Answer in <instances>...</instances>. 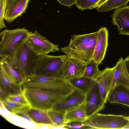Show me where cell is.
<instances>
[{"label":"cell","mask_w":129,"mask_h":129,"mask_svg":"<svg viewBox=\"0 0 129 129\" xmlns=\"http://www.w3.org/2000/svg\"><path fill=\"white\" fill-rule=\"evenodd\" d=\"M96 39L76 49L67 45L60 49L68 57L72 58L87 63L92 60Z\"/></svg>","instance_id":"cell-10"},{"label":"cell","mask_w":129,"mask_h":129,"mask_svg":"<svg viewBox=\"0 0 129 129\" xmlns=\"http://www.w3.org/2000/svg\"><path fill=\"white\" fill-rule=\"evenodd\" d=\"M25 42L37 55L41 56L59 51L58 46L40 34L37 30L29 31Z\"/></svg>","instance_id":"cell-7"},{"label":"cell","mask_w":129,"mask_h":129,"mask_svg":"<svg viewBox=\"0 0 129 129\" xmlns=\"http://www.w3.org/2000/svg\"><path fill=\"white\" fill-rule=\"evenodd\" d=\"M22 89L30 108H33L48 111L66 97L39 89L27 88Z\"/></svg>","instance_id":"cell-3"},{"label":"cell","mask_w":129,"mask_h":129,"mask_svg":"<svg viewBox=\"0 0 129 129\" xmlns=\"http://www.w3.org/2000/svg\"><path fill=\"white\" fill-rule=\"evenodd\" d=\"M29 0H7L5 20L8 23L12 22L25 12Z\"/></svg>","instance_id":"cell-15"},{"label":"cell","mask_w":129,"mask_h":129,"mask_svg":"<svg viewBox=\"0 0 129 129\" xmlns=\"http://www.w3.org/2000/svg\"><path fill=\"white\" fill-rule=\"evenodd\" d=\"M114 67L115 71L111 90L116 86L119 85L129 88V75L124 59L122 57L119 58Z\"/></svg>","instance_id":"cell-16"},{"label":"cell","mask_w":129,"mask_h":129,"mask_svg":"<svg viewBox=\"0 0 129 129\" xmlns=\"http://www.w3.org/2000/svg\"><path fill=\"white\" fill-rule=\"evenodd\" d=\"M98 34V31L88 34L72 35L68 46L71 48L77 49L97 39Z\"/></svg>","instance_id":"cell-21"},{"label":"cell","mask_w":129,"mask_h":129,"mask_svg":"<svg viewBox=\"0 0 129 129\" xmlns=\"http://www.w3.org/2000/svg\"><path fill=\"white\" fill-rule=\"evenodd\" d=\"M61 5L70 7L75 4L76 0H57Z\"/></svg>","instance_id":"cell-32"},{"label":"cell","mask_w":129,"mask_h":129,"mask_svg":"<svg viewBox=\"0 0 129 129\" xmlns=\"http://www.w3.org/2000/svg\"><path fill=\"white\" fill-rule=\"evenodd\" d=\"M111 17L119 34L129 35V5L116 9Z\"/></svg>","instance_id":"cell-13"},{"label":"cell","mask_w":129,"mask_h":129,"mask_svg":"<svg viewBox=\"0 0 129 129\" xmlns=\"http://www.w3.org/2000/svg\"><path fill=\"white\" fill-rule=\"evenodd\" d=\"M93 81V79L82 76L68 82L74 88L86 94L90 89Z\"/></svg>","instance_id":"cell-23"},{"label":"cell","mask_w":129,"mask_h":129,"mask_svg":"<svg viewBox=\"0 0 129 129\" xmlns=\"http://www.w3.org/2000/svg\"><path fill=\"white\" fill-rule=\"evenodd\" d=\"M99 65L97 62L93 59L86 63L83 76L93 80L100 72L99 69Z\"/></svg>","instance_id":"cell-26"},{"label":"cell","mask_w":129,"mask_h":129,"mask_svg":"<svg viewBox=\"0 0 129 129\" xmlns=\"http://www.w3.org/2000/svg\"><path fill=\"white\" fill-rule=\"evenodd\" d=\"M67 57L66 55L40 56L35 75L60 79L61 69Z\"/></svg>","instance_id":"cell-6"},{"label":"cell","mask_w":129,"mask_h":129,"mask_svg":"<svg viewBox=\"0 0 129 129\" xmlns=\"http://www.w3.org/2000/svg\"><path fill=\"white\" fill-rule=\"evenodd\" d=\"M86 66V63L67 56L61 69L60 79L69 81L82 77Z\"/></svg>","instance_id":"cell-9"},{"label":"cell","mask_w":129,"mask_h":129,"mask_svg":"<svg viewBox=\"0 0 129 129\" xmlns=\"http://www.w3.org/2000/svg\"><path fill=\"white\" fill-rule=\"evenodd\" d=\"M85 98V94L74 88L72 92L55 104L51 110L65 113L68 111L84 103Z\"/></svg>","instance_id":"cell-11"},{"label":"cell","mask_w":129,"mask_h":129,"mask_svg":"<svg viewBox=\"0 0 129 129\" xmlns=\"http://www.w3.org/2000/svg\"><path fill=\"white\" fill-rule=\"evenodd\" d=\"M0 64L13 82L16 84L21 86L24 79L21 75L14 68L9 60L5 58H1Z\"/></svg>","instance_id":"cell-22"},{"label":"cell","mask_w":129,"mask_h":129,"mask_svg":"<svg viewBox=\"0 0 129 129\" xmlns=\"http://www.w3.org/2000/svg\"><path fill=\"white\" fill-rule=\"evenodd\" d=\"M100 0H76V7L82 11L89 8L96 4Z\"/></svg>","instance_id":"cell-29"},{"label":"cell","mask_w":129,"mask_h":129,"mask_svg":"<svg viewBox=\"0 0 129 129\" xmlns=\"http://www.w3.org/2000/svg\"><path fill=\"white\" fill-rule=\"evenodd\" d=\"M108 0H100L96 4L90 8L89 10L96 8Z\"/></svg>","instance_id":"cell-35"},{"label":"cell","mask_w":129,"mask_h":129,"mask_svg":"<svg viewBox=\"0 0 129 129\" xmlns=\"http://www.w3.org/2000/svg\"><path fill=\"white\" fill-rule=\"evenodd\" d=\"M124 61L126 69L129 75V55L125 59Z\"/></svg>","instance_id":"cell-36"},{"label":"cell","mask_w":129,"mask_h":129,"mask_svg":"<svg viewBox=\"0 0 129 129\" xmlns=\"http://www.w3.org/2000/svg\"><path fill=\"white\" fill-rule=\"evenodd\" d=\"M14 114L26 119L30 122L34 123L26 111L17 112Z\"/></svg>","instance_id":"cell-33"},{"label":"cell","mask_w":129,"mask_h":129,"mask_svg":"<svg viewBox=\"0 0 129 129\" xmlns=\"http://www.w3.org/2000/svg\"><path fill=\"white\" fill-rule=\"evenodd\" d=\"M39 56L24 41L16 47L13 56L8 59L24 80L35 75Z\"/></svg>","instance_id":"cell-1"},{"label":"cell","mask_w":129,"mask_h":129,"mask_svg":"<svg viewBox=\"0 0 129 129\" xmlns=\"http://www.w3.org/2000/svg\"><path fill=\"white\" fill-rule=\"evenodd\" d=\"M29 32L25 28L6 29L1 32L0 34L1 58H11L16 47L25 41Z\"/></svg>","instance_id":"cell-4"},{"label":"cell","mask_w":129,"mask_h":129,"mask_svg":"<svg viewBox=\"0 0 129 129\" xmlns=\"http://www.w3.org/2000/svg\"><path fill=\"white\" fill-rule=\"evenodd\" d=\"M129 0H108L96 8L98 12L110 11L126 5Z\"/></svg>","instance_id":"cell-24"},{"label":"cell","mask_w":129,"mask_h":129,"mask_svg":"<svg viewBox=\"0 0 129 129\" xmlns=\"http://www.w3.org/2000/svg\"><path fill=\"white\" fill-rule=\"evenodd\" d=\"M115 67L107 68L100 71L93 80L98 84L103 100L106 103L111 88Z\"/></svg>","instance_id":"cell-12"},{"label":"cell","mask_w":129,"mask_h":129,"mask_svg":"<svg viewBox=\"0 0 129 129\" xmlns=\"http://www.w3.org/2000/svg\"><path fill=\"white\" fill-rule=\"evenodd\" d=\"M7 0H0V29L6 27L4 19Z\"/></svg>","instance_id":"cell-30"},{"label":"cell","mask_w":129,"mask_h":129,"mask_svg":"<svg viewBox=\"0 0 129 129\" xmlns=\"http://www.w3.org/2000/svg\"><path fill=\"white\" fill-rule=\"evenodd\" d=\"M0 87L8 94H15L22 92L21 86L14 83L8 76L3 67L0 66Z\"/></svg>","instance_id":"cell-19"},{"label":"cell","mask_w":129,"mask_h":129,"mask_svg":"<svg viewBox=\"0 0 129 129\" xmlns=\"http://www.w3.org/2000/svg\"><path fill=\"white\" fill-rule=\"evenodd\" d=\"M85 127H87L84 126L83 123L75 122L66 123L63 128L80 129Z\"/></svg>","instance_id":"cell-31"},{"label":"cell","mask_w":129,"mask_h":129,"mask_svg":"<svg viewBox=\"0 0 129 129\" xmlns=\"http://www.w3.org/2000/svg\"><path fill=\"white\" fill-rule=\"evenodd\" d=\"M85 94L86 112L88 118L103 109L106 103L102 98L97 83L94 80L91 88Z\"/></svg>","instance_id":"cell-8"},{"label":"cell","mask_w":129,"mask_h":129,"mask_svg":"<svg viewBox=\"0 0 129 129\" xmlns=\"http://www.w3.org/2000/svg\"><path fill=\"white\" fill-rule=\"evenodd\" d=\"M48 115L53 124L54 128H63L65 125V113L53 110L47 111Z\"/></svg>","instance_id":"cell-25"},{"label":"cell","mask_w":129,"mask_h":129,"mask_svg":"<svg viewBox=\"0 0 129 129\" xmlns=\"http://www.w3.org/2000/svg\"><path fill=\"white\" fill-rule=\"evenodd\" d=\"M107 101L111 103H116L129 107V88L117 86L110 91Z\"/></svg>","instance_id":"cell-17"},{"label":"cell","mask_w":129,"mask_h":129,"mask_svg":"<svg viewBox=\"0 0 129 129\" xmlns=\"http://www.w3.org/2000/svg\"><path fill=\"white\" fill-rule=\"evenodd\" d=\"M0 100L5 99L8 95L2 88L0 87Z\"/></svg>","instance_id":"cell-34"},{"label":"cell","mask_w":129,"mask_h":129,"mask_svg":"<svg viewBox=\"0 0 129 129\" xmlns=\"http://www.w3.org/2000/svg\"><path fill=\"white\" fill-rule=\"evenodd\" d=\"M22 88L39 89L66 97L74 91V88L68 81L60 79L34 75L24 80Z\"/></svg>","instance_id":"cell-2"},{"label":"cell","mask_w":129,"mask_h":129,"mask_svg":"<svg viewBox=\"0 0 129 129\" xmlns=\"http://www.w3.org/2000/svg\"><path fill=\"white\" fill-rule=\"evenodd\" d=\"M88 119L86 114L85 102L68 111L65 113V124L75 122L84 123Z\"/></svg>","instance_id":"cell-18"},{"label":"cell","mask_w":129,"mask_h":129,"mask_svg":"<svg viewBox=\"0 0 129 129\" xmlns=\"http://www.w3.org/2000/svg\"><path fill=\"white\" fill-rule=\"evenodd\" d=\"M129 129V122L126 126L124 127L123 129Z\"/></svg>","instance_id":"cell-37"},{"label":"cell","mask_w":129,"mask_h":129,"mask_svg":"<svg viewBox=\"0 0 129 129\" xmlns=\"http://www.w3.org/2000/svg\"><path fill=\"white\" fill-rule=\"evenodd\" d=\"M98 31L92 59L99 64L104 59L108 45V32L105 27H102Z\"/></svg>","instance_id":"cell-14"},{"label":"cell","mask_w":129,"mask_h":129,"mask_svg":"<svg viewBox=\"0 0 129 129\" xmlns=\"http://www.w3.org/2000/svg\"><path fill=\"white\" fill-rule=\"evenodd\" d=\"M26 111L35 124L38 125H48L52 126L53 128H55L47 111L30 108Z\"/></svg>","instance_id":"cell-20"},{"label":"cell","mask_w":129,"mask_h":129,"mask_svg":"<svg viewBox=\"0 0 129 129\" xmlns=\"http://www.w3.org/2000/svg\"><path fill=\"white\" fill-rule=\"evenodd\" d=\"M0 101L4 105L9 107L12 110V113L13 114L20 112L26 111L28 109L30 108L29 105L10 101L5 99L0 100Z\"/></svg>","instance_id":"cell-27"},{"label":"cell","mask_w":129,"mask_h":129,"mask_svg":"<svg viewBox=\"0 0 129 129\" xmlns=\"http://www.w3.org/2000/svg\"><path fill=\"white\" fill-rule=\"evenodd\" d=\"M5 99L10 101L29 105L22 92L17 94H9Z\"/></svg>","instance_id":"cell-28"},{"label":"cell","mask_w":129,"mask_h":129,"mask_svg":"<svg viewBox=\"0 0 129 129\" xmlns=\"http://www.w3.org/2000/svg\"><path fill=\"white\" fill-rule=\"evenodd\" d=\"M129 122V116L97 113L83 123L88 128L123 129Z\"/></svg>","instance_id":"cell-5"}]
</instances>
